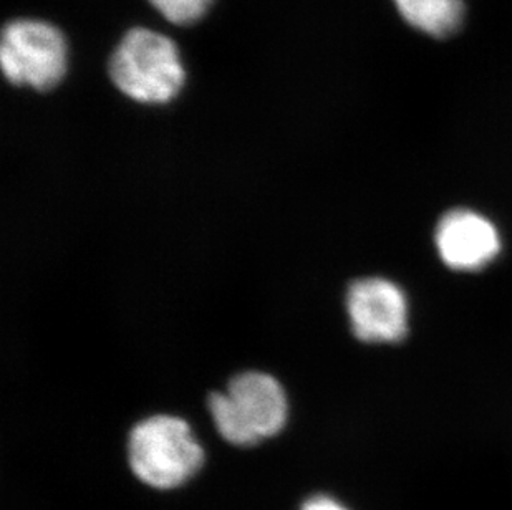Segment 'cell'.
<instances>
[{"instance_id":"cell-1","label":"cell","mask_w":512,"mask_h":510,"mask_svg":"<svg viewBox=\"0 0 512 510\" xmlns=\"http://www.w3.org/2000/svg\"><path fill=\"white\" fill-rule=\"evenodd\" d=\"M209 413L224 441L249 448L281 433L289 416L284 388L274 376L244 371L224 393H211Z\"/></svg>"},{"instance_id":"cell-2","label":"cell","mask_w":512,"mask_h":510,"mask_svg":"<svg viewBox=\"0 0 512 510\" xmlns=\"http://www.w3.org/2000/svg\"><path fill=\"white\" fill-rule=\"evenodd\" d=\"M138 481L158 491L183 486L203 467L204 451L184 419L156 414L135 424L126 444Z\"/></svg>"},{"instance_id":"cell-3","label":"cell","mask_w":512,"mask_h":510,"mask_svg":"<svg viewBox=\"0 0 512 510\" xmlns=\"http://www.w3.org/2000/svg\"><path fill=\"white\" fill-rule=\"evenodd\" d=\"M110 77L121 93L140 103H168L184 85L178 47L166 35L133 29L110 60Z\"/></svg>"},{"instance_id":"cell-4","label":"cell","mask_w":512,"mask_h":510,"mask_svg":"<svg viewBox=\"0 0 512 510\" xmlns=\"http://www.w3.org/2000/svg\"><path fill=\"white\" fill-rule=\"evenodd\" d=\"M0 62L10 83L45 92L67 72V42L47 22L14 20L2 32Z\"/></svg>"},{"instance_id":"cell-5","label":"cell","mask_w":512,"mask_h":510,"mask_svg":"<svg viewBox=\"0 0 512 510\" xmlns=\"http://www.w3.org/2000/svg\"><path fill=\"white\" fill-rule=\"evenodd\" d=\"M347 313L353 335L365 343H398L408 333V300L392 280L367 277L350 284Z\"/></svg>"},{"instance_id":"cell-6","label":"cell","mask_w":512,"mask_h":510,"mask_svg":"<svg viewBox=\"0 0 512 510\" xmlns=\"http://www.w3.org/2000/svg\"><path fill=\"white\" fill-rule=\"evenodd\" d=\"M441 260L450 269L474 272L488 267L501 252V237L488 217L453 209L441 217L435 232Z\"/></svg>"},{"instance_id":"cell-7","label":"cell","mask_w":512,"mask_h":510,"mask_svg":"<svg viewBox=\"0 0 512 510\" xmlns=\"http://www.w3.org/2000/svg\"><path fill=\"white\" fill-rule=\"evenodd\" d=\"M405 22L435 39L458 32L464 19L463 0H393Z\"/></svg>"},{"instance_id":"cell-8","label":"cell","mask_w":512,"mask_h":510,"mask_svg":"<svg viewBox=\"0 0 512 510\" xmlns=\"http://www.w3.org/2000/svg\"><path fill=\"white\" fill-rule=\"evenodd\" d=\"M171 24L191 25L203 19L213 0H150Z\"/></svg>"},{"instance_id":"cell-9","label":"cell","mask_w":512,"mask_h":510,"mask_svg":"<svg viewBox=\"0 0 512 510\" xmlns=\"http://www.w3.org/2000/svg\"><path fill=\"white\" fill-rule=\"evenodd\" d=\"M300 510H350L348 507L343 506L342 502L337 501L332 496H325V494H317L307 499L302 504Z\"/></svg>"}]
</instances>
